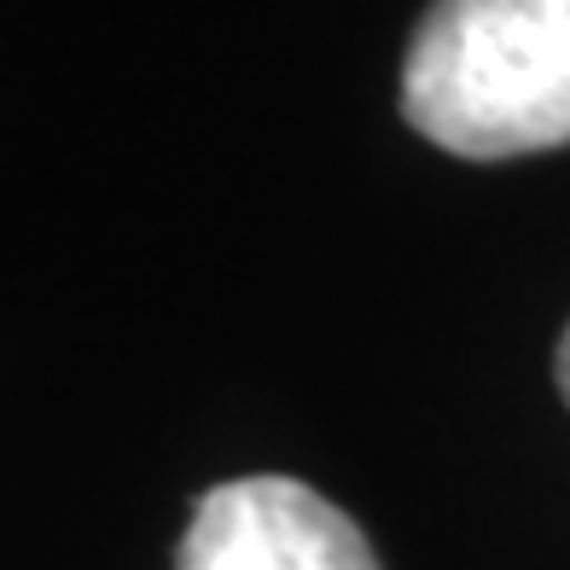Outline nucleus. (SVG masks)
Masks as SVG:
<instances>
[{"label": "nucleus", "mask_w": 570, "mask_h": 570, "mask_svg": "<svg viewBox=\"0 0 570 570\" xmlns=\"http://www.w3.org/2000/svg\"><path fill=\"white\" fill-rule=\"evenodd\" d=\"M402 117L472 164L570 146V0H431L402 59Z\"/></svg>", "instance_id": "obj_1"}, {"label": "nucleus", "mask_w": 570, "mask_h": 570, "mask_svg": "<svg viewBox=\"0 0 570 570\" xmlns=\"http://www.w3.org/2000/svg\"><path fill=\"white\" fill-rule=\"evenodd\" d=\"M175 570H379V553L321 489L268 472L198 495Z\"/></svg>", "instance_id": "obj_2"}, {"label": "nucleus", "mask_w": 570, "mask_h": 570, "mask_svg": "<svg viewBox=\"0 0 570 570\" xmlns=\"http://www.w3.org/2000/svg\"><path fill=\"white\" fill-rule=\"evenodd\" d=\"M553 379H559V396H564V407H570V326H564L559 355H553Z\"/></svg>", "instance_id": "obj_3"}]
</instances>
